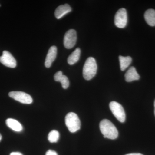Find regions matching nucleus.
Returning a JSON list of instances; mask_svg holds the SVG:
<instances>
[{"label": "nucleus", "instance_id": "obj_17", "mask_svg": "<svg viewBox=\"0 0 155 155\" xmlns=\"http://www.w3.org/2000/svg\"><path fill=\"white\" fill-rule=\"evenodd\" d=\"M59 137H60V134L58 130H51V132L49 133L48 135V140L50 142L54 143H56L59 140Z\"/></svg>", "mask_w": 155, "mask_h": 155}, {"label": "nucleus", "instance_id": "obj_15", "mask_svg": "<svg viewBox=\"0 0 155 155\" xmlns=\"http://www.w3.org/2000/svg\"><path fill=\"white\" fill-rule=\"evenodd\" d=\"M81 50L79 48H77L68 57L67 62L70 65H73L77 63L80 58Z\"/></svg>", "mask_w": 155, "mask_h": 155}, {"label": "nucleus", "instance_id": "obj_8", "mask_svg": "<svg viewBox=\"0 0 155 155\" xmlns=\"http://www.w3.org/2000/svg\"><path fill=\"white\" fill-rule=\"evenodd\" d=\"M0 62L6 67L14 68L17 66V61L11 53L7 51L3 52L0 57Z\"/></svg>", "mask_w": 155, "mask_h": 155}, {"label": "nucleus", "instance_id": "obj_23", "mask_svg": "<svg viewBox=\"0 0 155 155\" xmlns=\"http://www.w3.org/2000/svg\"><path fill=\"white\" fill-rule=\"evenodd\" d=\"M0 6H1V5H0Z\"/></svg>", "mask_w": 155, "mask_h": 155}, {"label": "nucleus", "instance_id": "obj_16", "mask_svg": "<svg viewBox=\"0 0 155 155\" xmlns=\"http://www.w3.org/2000/svg\"><path fill=\"white\" fill-rule=\"evenodd\" d=\"M119 62H120V69L122 71H124L130 65L132 62V59L129 56L123 57L119 56Z\"/></svg>", "mask_w": 155, "mask_h": 155}, {"label": "nucleus", "instance_id": "obj_14", "mask_svg": "<svg viewBox=\"0 0 155 155\" xmlns=\"http://www.w3.org/2000/svg\"><path fill=\"white\" fill-rule=\"evenodd\" d=\"M145 20L151 26H155V10L150 9L147 10L144 14Z\"/></svg>", "mask_w": 155, "mask_h": 155}, {"label": "nucleus", "instance_id": "obj_7", "mask_svg": "<svg viewBox=\"0 0 155 155\" xmlns=\"http://www.w3.org/2000/svg\"><path fill=\"white\" fill-rule=\"evenodd\" d=\"M77 40V35L74 29L68 30L64 35V44L67 49H71L75 45Z\"/></svg>", "mask_w": 155, "mask_h": 155}, {"label": "nucleus", "instance_id": "obj_5", "mask_svg": "<svg viewBox=\"0 0 155 155\" xmlns=\"http://www.w3.org/2000/svg\"><path fill=\"white\" fill-rule=\"evenodd\" d=\"M9 97L23 104H31L33 101L30 95L22 91H11L9 93Z\"/></svg>", "mask_w": 155, "mask_h": 155}, {"label": "nucleus", "instance_id": "obj_19", "mask_svg": "<svg viewBox=\"0 0 155 155\" xmlns=\"http://www.w3.org/2000/svg\"><path fill=\"white\" fill-rule=\"evenodd\" d=\"M10 155H23L21 153L19 152L11 153Z\"/></svg>", "mask_w": 155, "mask_h": 155}, {"label": "nucleus", "instance_id": "obj_21", "mask_svg": "<svg viewBox=\"0 0 155 155\" xmlns=\"http://www.w3.org/2000/svg\"><path fill=\"white\" fill-rule=\"evenodd\" d=\"M2 136L1 135V134H0V141L2 140Z\"/></svg>", "mask_w": 155, "mask_h": 155}, {"label": "nucleus", "instance_id": "obj_12", "mask_svg": "<svg viewBox=\"0 0 155 155\" xmlns=\"http://www.w3.org/2000/svg\"><path fill=\"white\" fill-rule=\"evenodd\" d=\"M125 79L127 82H131L133 81L138 80L140 79L139 75L137 72L135 67H130L125 73Z\"/></svg>", "mask_w": 155, "mask_h": 155}, {"label": "nucleus", "instance_id": "obj_6", "mask_svg": "<svg viewBox=\"0 0 155 155\" xmlns=\"http://www.w3.org/2000/svg\"><path fill=\"white\" fill-rule=\"evenodd\" d=\"M127 21V11L125 9L121 8L116 12L115 16V24L119 28H125Z\"/></svg>", "mask_w": 155, "mask_h": 155}, {"label": "nucleus", "instance_id": "obj_1", "mask_svg": "<svg viewBox=\"0 0 155 155\" xmlns=\"http://www.w3.org/2000/svg\"><path fill=\"white\" fill-rule=\"evenodd\" d=\"M100 129L105 138L114 140L118 137V130L113 123L108 119H103L101 121Z\"/></svg>", "mask_w": 155, "mask_h": 155}, {"label": "nucleus", "instance_id": "obj_20", "mask_svg": "<svg viewBox=\"0 0 155 155\" xmlns=\"http://www.w3.org/2000/svg\"><path fill=\"white\" fill-rule=\"evenodd\" d=\"M125 155H143L142 154L139 153H132L128 154Z\"/></svg>", "mask_w": 155, "mask_h": 155}, {"label": "nucleus", "instance_id": "obj_22", "mask_svg": "<svg viewBox=\"0 0 155 155\" xmlns=\"http://www.w3.org/2000/svg\"><path fill=\"white\" fill-rule=\"evenodd\" d=\"M154 107H155L154 114H155V100L154 101Z\"/></svg>", "mask_w": 155, "mask_h": 155}, {"label": "nucleus", "instance_id": "obj_11", "mask_svg": "<svg viewBox=\"0 0 155 155\" xmlns=\"http://www.w3.org/2000/svg\"><path fill=\"white\" fill-rule=\"evenodd\" d=\"M54 79L56 81H59L64 89H67L69 87V81L67 76L63 75L62 71L57 72L54 75Z\"/></svg>", "mask_w": 155, "mask_h": 155}, {"label": "nucleus", "instance_id": "obj_10", "mask_svg": "<svg viewBox=\"0 0 155 155\" xmlns=\"http://www.w3.org/2000/svg\"><path fill=\"white\" fill-rule=\"evenodd\" d=\"M71 11H72V8L68 4L61 5L56 9L54 13L55 16L56 18L60 19Z\"/></svg>", "mask_w": 155, "mask_h": 155}, {"label": "nucleus", "instance_id": "obj_18", "mask_svg": "<svg viewBox=\"0 0 155 155\" xmlns=\"http://www.w3.org/2000/svg\"><path fill=\"white\" fill-rule=\"evenodd\" d=\"M45 155H58V154L55 151L50 150L47 152Z\"/></svg>", "mask_w": 155, "mask_h": 155}, {"label": "nucleus", "instance_id": "obj_9", "mask_svg": "<svg viewBox=\"0 0 155 155\" xmlns=\"http://www.w3.org/2000/svg\"><path fill=\"white\" fill-rule=\"evenodd\" d=\"M57 48L55 46L50 48L45 61V66L46 68H50L52 64L57 57Z\"/></svg>", "mask_w": 155, "mask_h": 155}, {"label": "nucleus", "instance_id": "obj_3", "mask_svg": "<svg viewBox=\"0 0 155 155\" xmlns=\"http://www.w3.org/2000/svg\"><path fill=\"white\" fill-rule=\"evenodd\" d=\"M65 123L71 133H75L80 129L81 122L77 114L70 112L65 117Z\"/></svg>", "mask_w": 155, "mask_h": 155}, {"label": "nucleus", "instance_id": "obj_4", "mask_svg": "<svg viewBox=\"0 0 155 155\" xmlns=\"http://www.w3.org/2000/svg\"><path fill=\"white\" fill-rule=\"evenodd\" d=\"M109 106L111 111L116 119L122 123L125 122L126 115L122 106L117 102L112 101L110 103Z\"/></svg>", "mask_w": 155, "mask_h": 155}, {"label": "nucleus", "instance_id": "obj_13", "mask_svg": "<svg viewBox=\"0 0 155 155\" xmlns=\"http://www.w3.org/2000/svg\"><path fill=\"white\" fill-rule=\"evenodd\" d=\"M6 125L13 130L17 132H20L23 129V127L20 122L13 119H8L6 120Z\"/></svg>", "mask_w": 155, "mask_h": 155}, {"label": "nucleus", "instance_id": "obj_2", "mask_svg": "<svg viewBox=\"0 0 155 155\" xmlns=\"http://www.w3.org/2000/svg\"><path fill=\"white\" fill-rule=\"evenodd\" d=\"M97 64L94 58L89 57L87 59L83 69V75L84 79L90 80L93 78L97 73Z\"/></svg>", "mask_w": 155, "mask_h": 155}]
</instances>
